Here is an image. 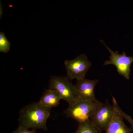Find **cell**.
Instances as JSON below:
<instances>
[{"instance_id":"obj_11","label":"cell","mask_w":133,"mask_h":133,"mask_svg":"<svg viewBox=\"0 0 133 133\" xmlns=\"http://www.w3.org/2000/svg\"><path fill=\"white\" fill-rule=\"evenodd\" d=\"M10 44L7 39L5 33H0V52L7 53L9 51Z\"/></svg>"},{"instance_id":"obj_5","label":"cell","mask_w":133,"mask_h":133,"mask_svg":"<svg viewBox=\"0 0 133 133\" xmlns=\"http://www.w3.org/2000/svg\"><path fill=\"white\" fill-rule=\"evenodd\" d=\"M116 111L114 105H112L106 99L105 102L102 103L92 115L90 121L101 131H105L113 118Z\"/></svg>"},{"instance_id":"obj_9","label":"cell","mask_w":133,"mask_h":133,"mask_svg":"<svg viewBox=\"0 0 133 133\" xmlns=\"http://www.w3.org/2000/svg\"><path fill=\"white\" fill-rule=\"evenodd\" d=\"M116 111L113 118L105 130L106 133H131V129L129 128L124 123V119L116 109Z\"/></svg>"},{"instance_id":"obj_8","label":"cell","mask_w":133,"mask_h":133,"mask_svg":"<svg viewBox=\"0 0 133 133\" xmlns=\"http://www.w3.org/2000/svg\"><path fill=\"white\" fill-rule=\"evenodd\" d=\"M62 98L57 91L48 89L44 91L38 102L43 107L51 109L58 106Z\"/></svg>"},{"instance_id":"obj_2","label":"cell","mask_w":133,"mask_h":133,"mask_svg":"<svg viewBox=\"0 0 133 133\" xmlns=\"http://www.w3.org/2000/svg\"><path fill=\"white\" fill-rule=\"evenodd\" d=\"M102 102L77 100L69 107L64 112L67 117L74 119L79 124L90 121L95 111L101 105Z\"/></svg>"},{"instance_id":"obj_10","label":"cell","mask_w":133,"mask_h":133,"mask_svg":"<svg viewBox=\"0 0 133 133\" xmlns=\"http://www.w3.org/2000/svg\"><path fill=\"white\" fill-rule=\"evenodd\" d=\"M101 131L89 121L79 124L76 133H101Z\"/></svg>"},{"instance_id":"obj_13","label":"cell","mask_w":133,"mask_h":133,"mask_svg":"<svg viewBox=\"0 0 133 133\" xmlns=\"http://www.w3.org/2000/svg\"><path fill=\"white\" fill-rule=\"evenodd\" d=\"M12 133H36L35 130L30 131L28 129L24 128L22 127H19L16 130L14 131Z\"/></svg>"},{"instance_id":"obj_3","label":"cell","mask_w":133,"mask_h":133,"mask_svg":"<svg viewBox=\"0 0 133 133\" xmlns=\"http://www.w3.org/2000/svg\"><path fill=\"white\" fill-rule=\"evenodd\" d=\"M49 89L57 91L62 99L66 101L69 105L78 100L75 85L66 77L51 76L50 79Z\"/></svg>"},{"instance_id":"obj_12","label":"cell","mask_w":133,"mask_h":133,"mask_svg":"<svg viewBox=\"0 0 133 133\" xmlns=\"http://www.w3.org/2000/svg\"><path fill=\"white\" fill-rule=\"evenodd\" d=\"M112 99L113 104L115 106L117 112L121 115L123 119H125L131 125V130H132V131H133V119L132 118L131 116L127 114L122 110L121 108L119 107L117 104L116 99H115L114 97H112Z\"/></svg>"},{"instance_id":"obj_4","label":"cell","mask_w":133,"mask_h":133,"mask_svg":"<svg viewBox=\"0 0 133 133\" xmlns=\"http://www.w3.org/2000/svg\"><path fill=\"white\" fill-rule=\"evenodd\" d=\"M66 76L70 80L85 78L86 74L91 66V63L84 54H81L72 60L64 62Z\"/></svg>"},{"instance_id":"obj_1","label":"cell","mask_w":133,"mask_h":133,"mask_svg":"<svg viewBox=\"0 0 133 133\" xmlns=\"http://www.w3.org/2000/svg\"><path fill=\"white\" fill-rule=\"evenodd\" d=\"M51 109L43 107L39 102H33L25 106L19 113V127L33 130H48L47 122Z\"/></svg>"},{"instance_id":"obj_6","label":"cell","mask_w":133,"mask_h":133,"mask_svg":"<svg viewBox=\"0 0 133 133\" xmlns=\"http://www.w3.org/2000/svg\"><path fill=\"white\" fill-rule=\"evenodd\" d=\"M101 42L107 48L111 54L109 57L110 59L106 61L104 65H114L116 66L118 74L129 80L131 73V65L133 62V57L128 56L124 51L122 54L119 55L118 52H114L109 49L105 45L104 41H101Z\"/></svg>"},{"instance_id":"obj_7","label":"cell","mask_w":133,"mask_h":133,"mask_svg":"<svg viewBox=\"0 0 133 133\" xmlns=\"http://www.w3.org/2000/svg\"><path fill=\"white\" fill-rule=\"evenodd\" d=\"M98 82L97 79L90 80L85 78L77 80L75 88L78 99L91 102L98 101L95 98L94 90Z\"/></svg>"}]
</instances>
